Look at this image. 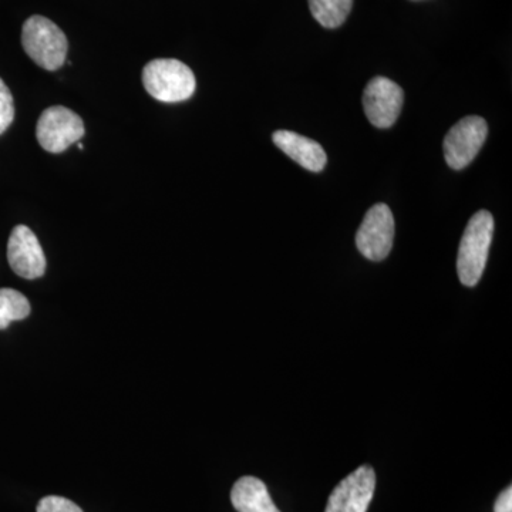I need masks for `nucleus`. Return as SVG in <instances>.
<instances>
[{"mask_svg":"<svg viewBox=\"0 0 512 512\" xmlns=\"http://www.w3.org/2000/svg\"><path fill=\"white\" fill-rule=\"evenodd\" d=\"M494 512H512V488L508 487L498 495L494 504Z\"/></svg>","mask_w":512,"mask_h":512,"instance_id":"obj_16","label":"nucleus"},{"mask_svg":"<svg viewBox=\"0 0 512 512\" xmlns=\"http://www.w3.org/2000/svg\"><path fill=\"white\" fill-rule=\"evenodd\" d=\"M143 84L151 97L163 103L191 99L197 82L187 64L175 59H156L143 70Z\"/></svg>","mask_w":512,"mask_h":512,"instance_id":"obj_3","label":"nucleus"},{"mask_svg":"<svg viewBox=\"0 0 512 512\" xmlns=\"http://www.w3.org/2000/svg\"><path fill=\"white\" fill-rule=\"evenodd\" d=\"M404 93L399 84L387 77H375L363 93L367 120L377 128L392 127L402 113Z\"/></svg>","mask_w":512,"mask_h":512,"instance_id":"obj_7","label":"nucleus"},{"mask_svg":"<svg viewBox=\"0 0 512 512\" xmlns=\"http://www.w3.org/2000/svg\"><path fill=\"white\" fill-rule=\"evenodd\" d=\"M37 512H83L79 505L59 495H49L37 504Z\"/></svg>","mask_w":512,"mask_h":512,"instance_id":"obj_15","label":"nucleus"},{"mask_svg":"<svg viewBox=\"0 0 512 512\" xmlns=\"http://www.w3.org/2000/svg\"><path fill=\"white\" fill-rule=\"evenodd\" d=\"M30 315V303L23 293L15 289H0V330L10 323L23 320Z\"/></svg>","mask_w":512,"mask_h":512,"instance_id":"obj_13","label":"nucleus"},{"mask_svg":"<svg viewBox=\"0 0 512 512\" xmlns=\"http://www.w3.org/2000/svg\"><path fill=\"white\" fill-rule=\"evenodd\" d=\"M15 120V103L9 87L0 79V134L5 133Z\"/></svg>","mask_w":512,"mask_h":512,"instance_id":"obj_14","label":"nucleus"},{"mask_svg":"<svg viewBox=\"0 0 512 512\" xmlns=\"http://www.w3.org/2000/svg\"><path fill=\"white\" fill-rule=\"evenodd\" d=\"M488 126L483 117L470 116L458 121L444 138V157L448 167L463 170L473 163L487 140Z\"/></svg>","mask_w":512,"mask_h":512,"instance_id":"obj_5","label":"nucleus"},{"mask_svg":"<svg viewBox=\"0 0 512 512\" xmlns=\"http://www.w3.org/2000/svg\"><path fill=\"white\" fill-rule=\"evenodd\" d=\"M494 218L488 211H478L468 221L458 248L457 274L461 284L473 288L480 282L493 242Z\"/></svg>","mask_w":512,"mask_h":512,"instance_id":"obj_1","label":"nucleus"},{"mask_svg":"<svg viewBox=\"0 0 512 512\" xmlns=\"http://www.w3.org/2000/svg\"><path fill=\"white\" fill-rule=\"evenodd\" d=\"M22 45L30 59L49 72H56L63 66L69 50L63 30L52 20L37 15L23 25Z\"/></svg>","mask_w":512,"mask_h":512,"instance_id":"obj_2","label":"nucleus"},{"mask_svg":"<svg viewBox=\"0 0 512 512\" xmlns=\"http://www.w3.org/2000/svg\"><path fill=\"white\" fill-rule=\"evenodd\" d=\"M394 239V218L386 204H376L366 212L356 234V247L370 261H383L390 254Z\"/></svg>","mask_w":512,"mask_h":512,"instance_id":"obj_6","label":"nucleus"},{"mask_svg":"<svg viewBox=\"0 0 512 512\" xmlns=\"http://www.w3.org/2000/svg\"><path fill=\"white\" fill-rule=\"evenodd\" d=\"M231 501L238 512H281L272 501L264 481L255 477L239 478L232 487Z\"/></svg>","mask_w":512,"mask_h":512,"instance_id":"obj_11","label":"nucleus"},{"mask_svg":"<svg viewBox=\"0 0 512 512\" xmlns=\"http://www.w3.org/2000/svg\"><path fill=\"white\" fill-rule=\"evenodd\" d=\"M375 488V470L370 466L359 467L336 485L325 512H367Z\"/></svg>","mask_w":512,"mask_h":512,"instance_id":"obj_8","label":"nucleus"},{"mask_svg":"<svg viewBox=\"0 0 512 512\" xmlns=\"http://www.w3.org/2000/svg\"><path fill=\"white\" fill-rule=\"evenodd\" d=\"M84 133L86 130L82 117L63 106L49 107L37 121V141L49 153H63L72 144L82 140Z\"/></svg>","mask_w":512,"mask_h":512,"instance_id":"obj_4","label":"nucleus"},{"mask_svg":"<svg viewBox=\"0 0 512 512\" xmlns=\"http://www.w3.org/2000/svg\"><path fill=\"white\" fill-rule=\"evenodd\" d=\"M275 146L284 151L295 163L312 173H320L328 163L325 150L311 138L303 137L293 131L279 130L272 136Z\"/></svg>","mask_w":512,"mask_h":512,"instance_id":"obj_10","label":"nucleus"},{"mask_svg":"<svg viewBox=\"0 0 512 512\" xmlns=\"http://www.w3.org/2000/svg\"><path fill=\"white\" fill-rule=\"evenodd\" d=\"M10 268L20 278H42L46 272V256L39 239L26 225L13 228L8 242Z\"/></svg>","mask_w":512,"mask_h":512,"instance_id":"obj_9","label":"nucleus"},{"mask_svg":"<svg viewBox=\"0 0 512 512\" xmlns=\"http://www.w3.org/2000/svg\"><path fill=\"white\" fill-rule=\"evenodd\" d=\"M353 0H309L313 18L326 29H336L348 19Z\"/></svg>","mask_w":512,"mask_h":512,"instance_id":"obj_12","label":"nucleus"}]
</instances>
